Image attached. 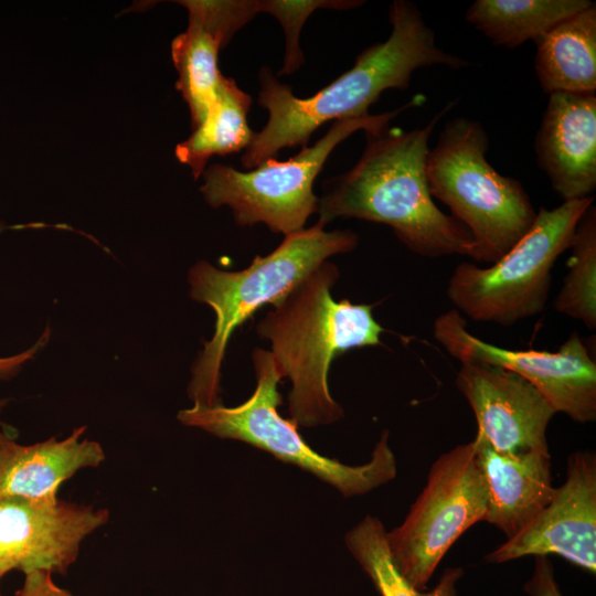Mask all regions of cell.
Masks as SVG:
<instances>
[{"label":"cell","mask_w":596,"mask_h":596,"mask_svg":"<svg viewBox=\"0 0 596 596\" xmlns=\"http://www.w3.org/2000/svg\"><path fill=\"white\" fill-rule=\"evenodd\" d=\"M489 138L477 121L448 120L426 159L433 199L441 201L475 242L473 260L494 264L532 227L536 211L522 183L487 160Z\"/></svg>","instance_id":"5"},{"label":"cell","mask_w":596,"mask_h":596,"mask_svg":"<svg viewBox=\"0 0 596 596\" xmlns=\"http://www.w3.org/2000/svg\"><path fill=\"white\" fill-rule=\"evenodd\" d=\"M256 389L244 403L225 407L192 405L181 409L178 419L187 426L201 428L222 439H236L272 454L311 472L345 497L364 494L396 476V458L384 430L371 459L360 466H349L320 455L301 437L297 425L279 415L281 395L277 390L283 379L270 351L256 348L252 354Z\"/></svg>","instance_id":"6"},{"label":"cell","mask_w":596,"mask_h":596,"mask_svg":"<svg viewBox=\"0 0 596 596\" xmlns=\"http://www.w3.org/2000/svg\"><path fill=\"white\" fill-rule=\"evenodd\" d=\"M453 105L422 128L404 131L386 127L365 134L366 146L359 161L329 181L327 193L319 198L317 223L324 226L338 217L382 223L419 256L473 259L470 232L435 204L426 177L430 134Z\"/></svg>","instance_id":"2"},{"label":"cell","mask_w":596,"mask_h":596,"mask_svg":"<svg viewBox=\"0 0 596 596\" xmlns=\"http://www.w3.org/2000/svg\"><path fill=\"white\" fill-rule=\"evenodd\" d=\"M433 334L460 362L486 363L520 375L556 413L582 424L596 419V363L576 331L556 352L510 350L470 333L462 315L451 309L436 318Z\"/></svg>","instance_id":"10"},{"label":"cell","mask_w":596,"mask_h":596,"mask_svg":"<svg viewBox=\"0 0 596 596\" xmlns=\"http://www.w3.org/2000/svg\"><path fill=\"white\" fill-rule=\"evenodd\" d=\"M389 19L390 36L362 51L349 71L310 97L295 96L290 86L279 82L268 66H262L257 102L269 117L241 158L245 169L274 159L283 148L306 147L326 121L369 114V107L384 91L408 88L418 68L444 65L459 70L469 65L437 46L435 32L415 3L393 1Z\"/></svg>","instance_id":"1"},{"label":"cell","mask_w":596,"mask_h":596,"mask_svg":"<svg viewBox=\"0 0 596 596\" xmlns=\"http://www.w3.org/2000/svg\"><path fill=\"white\" fill-rule=\"evenodd\" d=\"M108 519L107 509L68 502L57 494L1 499L0 578L11 571L65 575L82 541Z\"/></svg>","instance_id":"11"},{"label":"cell","mask_w":596,"mask_h":596,"mask_svg":"<svg viewBox=\"0 0 596 596\" xmlns=\"http://www.w3.org/2000/svg\"><path fill=\"white\" fill-rule=\"evenodd\" d=\"M251 96L235 81L223 75L217 95L202 123L175 147L177 159L190 167L196 180L209 159L246 149L254 137L247 123Z\"/></svg>","instance_id":"20"},{"label":"cell","mask_w":596,"mask_h":596,"mask_svg":"<svg viewBox=\"0 0 596 596\" xmlns=\"http://www.w3.org/2000/svg\"><path fill=\"white\" fill-rule=\"evenodd\" d=\"M7 400L4 398H0V414L2 413L4 406L7 405Z\"/></svg>","instance_id":"27"},{"label":"cell","mask_w":596,"mask_h":596,"mask_svg":"<svg viewBox=\"0 0 596 596\" xmlns=\"http://www.w3.org/2000/svg\"><path fill=\"white\" fill-rule=\"evenodd\" d=\"M423 102L424 97L416 95L394 110L334 120L313 146L302 147L287 161L269 159L245 172L231 166L211 164L202 174L204 182L200 191L212 207L227 205L240 226L264 223L274 233L285 236L296 233L318 211L319 198L312 185L332 150L358 130L365 134L383 130L400 113Z\"/></svg>","instance_id":"7"},{"label":"cell","mask_w":596,"mask_h":596,"mask_svg":"<svg viewBox=\"0 0 596 596\" xmlns=\"http://www.w3.org/2000/svg\"><path fill=\"white\" fill-rule=\"evenodd\" d=\"M534 148L538 166L564 201L592 196L596 189V94H550Z\"/></svg>","instance_id":"15"},{"label":"cell","mask_w":596,"mask_h":596,"mask_svg":"<svg viewBox=\"0 0 596 596\" xmlns=\"http://www.w3.org/2000/svg\"><path fill=\"white\" fill-rule=\"evenodd\" d=\"M594 196L541 207L529 232L498 262L480 267L458 264L448 279L455 310L503 327L540 315L546 306L552 268L571 245L576 225Z\"/></svg>","instance_id":"8"},{"label":"cell","mask_w":596,"mask_h":596,"mask_svg":"<svg viewBox=\"0 0 596 596\" xmlns=\"http://www.w3.org/2000/svg\"><path fill=\"white\" fill-rule=\"evenodd\" d=\"M338 278V267L323 262L257 324L279 372L291 382L288 412L297 426L328 425L343 417L329 392L330 364L353 348L381 344L385 331L372 305L333 299Z\"/></svg>","instance_id":"3"},{"label":"cell","mask_w":596,"mask_h":596,"mask_svg":"<svg viewBox=\"0 0 596 596\" xmlns=\"http://www.w3.org/2000/svg\"><path fill=\"white\" fill-rule=\"evenodd\" d=\"M558 555L596 572V457L577 451L567 461L566 479L549 504L518 534L485 556L488 563Z\"/></svg>","instance_id":"12"},{"label":"cell","mask_w":596,"mask_h":596,"mask_svg":"<svg viewBox=\"0 0 596 596\" xmlns=\"http://www.w3.org/2000/svg\"><path fill=\"white\" fill-rule=\"evenodd\" d=\"M524 589L529 596H562L547 556H534V570Z\"/></svg>","instance_id":"24"},{"label":"cell","mask_w":596,"mask_h":596,"mask_svg":"<svg viewBox=\"0 0 596 596\" xmlns=\"http://www.w3.org/2000/svg\"><path fill=\"white\" fill-rule=\"evenodd\" d=\"M568 272L554 300V309L596 328V207L592 204L578 221L570 248Z\"/></svg>","instance_id":"22"},{"label":"cell","mask_w":596,"mask_h":596,"mask_svg":"<svg viewBox=\"0 0 596 596\" xmlns=\"http://www.w3.org/2000/svg\"><path fill=\"white\" fill-rule=\"evenodd\" d=\"M589 0H476L466 20L492 44L515 49L535 42L562 21L590 7Z\"/></svg>","instance_id":"19"},{"label":"cell","mask_w":596,"mask_h":596,"mask_svg":"<svg viewBox=\"0 0 596 596\" xmlns=\"http://www.w3.org/2000/svg\"><path fill=\"white\" fill-rule=\"evenodd\" d=\"M24 575V583L14 596H74L55 585L49 571H33Z\"/></svg>","instance_id":"25"},{"label":"cell","mask_w":596,"mask_h":596,"mask_svg":"<svg viewBox=\"0 0 596 596\" xmlns=\"http://www.w3.org/2000/svg\"><path fill=\"white\" fill-rule=\"evenodd\" d=\"M23 225L8 226L0 221V234L8 228H20ZM50 329L46 328L41 338L29 349L11 356L0 358V381L14 376L21 368L38 353L49 341Z\"/></svg>","instance_id":"26"},{"label":"cell","mask_w":596,"mask_h":596,"mask_svg":"<svg viewBox=\"0 0 596 596\" xmlns=\"http://www.w3.org/2000/svg\"><path fill=\"white\" fill-rule=\"evenodd\" d=\"M472 445L487 489L483 521L512 538L553 498L551 455H503L477 435Z\"/></svg>","instance_id":"16"},{"label":"cell","mask_w":596,"mask_h":596,"mask_svg":"<svg viewBox=\"0 0 596 596\" xmlns=\"http://www.w3.org/2000/svg\"><path fill=\"white\" fill-rule=\"evenodd\" d=\"M85 429L81 426L64 439L51 437L32 445L19 444L1 430L0 500L55 496L78 470L98 467L105 460L104 449L95 440L81 439Z\"/></svg>","instance_id":"17"},{"label":"cell","mask_w":596,"mask_h":596,"mask_svg":"<svg viewBox=\"0 0 596 596\" xmlns=\"http://www.w3.org/2000/svg\"><path fill=\"white\" fill-rule=\"evenodd\" d=\"M534 43V68L545 94L596 92L595 2Z\"/></svg>","instance_id":"18"},{"label":"cell","mask_w":596,"mask_h":596,"mask_svg":"<svg viewBox=\"0 0 596 596\" xmlns=\"http://www.w3.org/2000/svg\"><path fill=\"white\" fill-rule=\"evenodd\" d=\"M456 386L476 417L477 436L508 456L550 455L546 430L556 413L520 375L480 362H460Z\"/></svg>","instance_id":"13"},{"label":"cell","mask_w":596,"mask_h":596,"mask_svg":"<svg viewBox=\"0 0 596 596\" xmlns=\"http://www.w3.org/2000/svg\"><path fill=\"white\" fill-rule=\"evenodd\" d=\"M1 579V578H0Z\"/></svg>","instance_id":"28"},{"label":"cell","mask_w":596,"mask_h":596,"mask_svg":"<svg viewBox=\"0 0 596 596\" xmlns=\"http://www.w3.org/2000/svg\"><path fill=\"white\" fill-rule=\"evenodd\" d=\"M189 12L187 30L173 39L171 56L178 72L177 89L187 102L193 129L214 102L223 74L219 52L259 13L258 0L177 1Z\"/></svg>","instance_id":"14"},{"label":"cell","mask_w":596,"mask_h":596,"mask_svg":"<svg viewBox=\"0 0 596 596\" xmlns=\"http://www.w3.org/2000/svg\"><path fill=\"white\" fill-rule=\"evenodd\" d=\"M345 544L353 557L372 579L380 596H458L456 583L464 571H444L432 590H418L396 568L386 541V530L377 518L366 515L345 535Z\"/></svg>","instance_id":"21"},{"label":"cell","mask_w":596,"mask_h":596,"mask_svg":"<svg viewBox=\"0 0 596 596\" xmlns=\"http://www.w3.org/2000/svg\"><path fill=\"white\" fill-rule=\"evenodd\" d=\"M350 230L324 231L316 223L286 235L268 255L256 256L242 270L216 268L206 260L189 270L190 296L215 312V329L195 360L188 386L195 406L221 404V366L234 330L266 304L280 302L296 286L329 257L349 253L358 245Z\"/></svg>","instance_id":"4"},{"label":"cell","mask_w":596,"mask_h":596,"mask_svg":"<svg viewBox=\"0 0 596 596\" xmlns=\"http://www.w3.org/2000/svg\"><path fill=\"white\" fill-rule=\"evenodd\" d=\"M259 13L274 15L281 24L286 35V53L284 66L279 74L289 75L296 72L304 62L299 46V34L308 17L317 9L328 8L348 10L360 7L359 0H258Z\"/></svg>","instance_id":"23"},{"label":"cell","mask_w":596,"mask_h":596,"mask_svg":"<svg viewBox=\"0 0 596 596\" xmlns=\"http://www.w3.org/2000/svg\"><path fill=\"white\" fill-rule=\"evenodd\" d=\"M487 489L472 441L439 456L404 522L386 532L398 572L418 590L427 584L453 544L483 521Z\"/></svg>","instance_id":"9"}]
</instances>
